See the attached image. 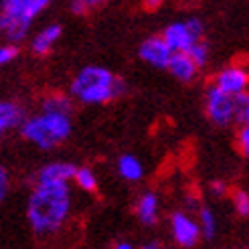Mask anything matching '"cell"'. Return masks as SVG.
Returning <instances> with one entry per match:
<instances>
[{"instance_id": "cell-1", "label": "cell", "mask_w": 249, "mask_h": 249, "mask_svg": "<svg viewBox=\"0 0 249 249\" xmlns=\"http://www.w3.org/2000/svg\"><path fill=\"white\" fill-rule=\"evenodd\" d=\"M71 213L69 182H36L27 207L29 225L39 237L55 235Z\"/></svg>"}, {"instance_id": "cell-2", "label": "cell", "mask_w": 249, "mask_h": 249, "mask_svg": "<svg viewBox=\"0 0 249 249\" xmlns=\"http://www.w3.org/2000/svg\"><path fill=\"white\" fill-rule=\"evenodd\" d=\"M71 93L81 104L99 106L126 93V83L104 67H83L71 83Z\"/></svg>"}, {"instance_id": "cell-3", "label": "cell", "mask_w": 249, "mask_h": 249, "mask_svg": "<svg viewBox=\"0 0 249 249\" xmlns=\"http://www.w3.org/2000/svg\"><path fill=\"white\" fill-rule=\"evenodd\" d=\"M71 114L55 109H43L22 124V136L43 150L63 144L71 134Z\"/></svg>"}, {"instance_id": "cell-4", "label": "cell", "mask_w": 249, "mask_h": 249, "mask_svg": "<svg viewBox=\"0 0 249 249\" xmlns=\"http://www.w3.org/2000/svg\"><path fill=\"white\" fill-rule=\"evenodd\" d=\"M51 0H2L0 2V31L10 41H22L33 20L49 6Z\"/></svg>"}, {"instance_id": "cell-5", "label": "cell", "mask_w": 249, "mask_h": 249, "mask_svg": "<svg viewBox=\"0 0 249 249\" xmlns=\"http://www.w3.org/2000/svg\"><path fill=\"white\" fill-rule=\"evenodd\" d=\"M205 111H207V118L219 128H227L233 122H239L235 95L221 91L215 85H211L205 93Z\"/></svg>"}, {"instance_id": "cell-6", "label": "cell", "mask_w": 249, "mask_h": 249, "mask_svg": "<svg viewBox=\"0 0 249 249\" xmlns=\"http://www.w3.org/2000/svg\"><path fill=\"white\" fill-rule=\"evenodd\" d=\"M203 35H205L203 20L196 18V17H191L189 20H184V22H172V24H168V27L164 29V33H162V39L168 43V47L172 49V51L186 53V51H189V47L195 41L203 39Z\"/></svg>"}, {"instance_id": "cell-7", "label": "cell", "mask_w": 249, "mask_h": 249, "mask_svg": "<svg viewBox=\"0 0 249 249\" xmlns=\"http://www.w3.org/2000/svg\"><path fill=\"white\" fill-rule=\"evenodd\" d=\"M170 231L172 237L180 247H195L201 241V227H198V221H195L193 217H189L186 213H172L170 217Z\"/></svg>"}, {"instance_id": "cell-8", "label": "cell", "mask_w": 249, "mask_h": 249, "mask_svg": "<svg viewBox=\"0 0 249 249\" xmlns=\"http://www.w3.org/2000/svg\"><path fill=\"white\" fill-rule=\"evenodd\" d=\"M138 55L144 63L152 65L156 69H166L168 59L172 55V49L162 39V35H160V36H150V39H146L138 49Z\"/></svg>"}, {"instance_id": "cell-9", "label": "cell", "mask_w": 249, "mask_h": 249, "mask_svg": "<svg viewBox=\"0 0 249 249\" xmlns=\"http://www.w3.org/2000/svg\"><path fill=\"white\" fill-rule=\"evenodd\" d=\"M213 85L219 87L221 91H225L229 95H237V93H243L247 91V87H249V73L241 67H225V69H221L215 79H213Z\"/></svg>"}, {"instance_id": "cell-10", "label": "cell", "mask_w": 249, "mask_h": 249, "mask_svg": "<svg viewBox=\"0 0 249 249\" xmlns=\"http://www.w3.org/2000/svg\"><path fill=\"white\" fill-rule=\"evenodd\" d=\"M166 69L172 73V77H177L182 83H191L198 73V67L195 65V61L182 51H172Z\"/></svg>"}, {"instance_id": "cell-11", "label": "cell", "mask_w": 249, "mask_h": 249, "mask_svg": "<svg viewBox=\"0 0 249 249\" xmlns=\"http://www.w3.org/2000/svg\"><path fill=\"white\" fill-rule=\"evenodd\" d=\"M160 215V201H158V195L156 193H144L138 203H136V217L140 219V223L144 225H156Z\"/></svg>"}, {"instance_id": "cell-12", "label": "cell", "mask_w": 249, "mask_h": 249, "mask_svg": "<svg viewBox=\"0 0 249 249\" xmlns=\"http://www.w3.org/2000/svg\"><path fill=\"white\" fill-rule=\"evenodd\" d=\"M75 166L71 162H51L39 170L36 182H69L73 180Z\"/></svg>"}, {"instance_id": "cell-13", "label": "cell", "mask_w": 249, "mask_h": 249, "mask_svg": "<svg viewBox=\"0 0 249 249\" xmlns=\"http://www.w3.org/2000/svg\"><path fill=\"white\" fill-rule=\"evenodd\" d=\"M61 33H63V31H61L59 24H49V27H45V29L33 39V51H35L36 55H47V53L53 49V45L59 41Z\"/></svg>"}, {"instance_id": "cell-14", "label": "cell", "mask_w": 249, "mask_h": 249, "mask_svg": "<svg viewBox=\"0 0 249 249\" xmlns=\"http://www.w3.org/2000/svg\"><path fill=\"white\" fill-rule=\"evenodd\" d=\"M118 172H120V177L124 180H128V182H138L142 177H144V166L142 162L136 156L132 154H124L120 156L118 160Z\"/></svg>"}, {"instance_id": "cell-15", "label": "cell", "mask_w": 249, "mask_h": 249, "mask_svg": "<svg viewBox=\"0 0 249 249\" xmlns=\"http://www.w3.org/2000/svg\"><path fill=\"white\" fill-rule=\"evenodd\" d=\"M20 120H22V109L17 104H10V102L0 104V136L6 130L18 126Z\"/></svg>"}, {"instance_id": "cell-16", "label": "cell", "mask_w": 249, "mask_h": 249, "mask_svg": "<svg viewBox=\"0 0 249 249\" xmlns=\"http://www.w3.org/2000/svg\"><path fill=\"white\" fill-rule=\"evenodd\" d=\"M198 227H201V237H205L207 241L215 239L217 235V217L209 207H203L198 211Z\"/></svg>"}, {"instance_id": "cell-17", "label": "cell", "mask_w": 249, "mask_h": 249, "mask_svg": "<svg viewBox=\"0 0 249 249\" xmlns=\"http://www.w3.org/2000/svg\"><path fill=\"white\" fill-rule=\"evenodd\" d=\"M186 55H189V57L195 61V65H196L198 69H203V67H207V63H209L211 51H209V45H207L203 39H198V41H195V43L189 47Z\"/></svg>"}, {"instance_id": "cell-18", "label": "cell", "mask_w": 249, "mask_h": 249, "mask_svg": "<svg viewBox=\"0 0 249 249\" xmlns=\"http://www.w3.org/2000/svg\"><path fill=\"white\" fill-rule=\"evenodd\" d=\"M73 180H75V184L85 193H93L97 189V177L93 174L91 168H75Z\"/></svg>"}, {"instance_id": "cell-19", "label": "cell", "mask_w": 249, "mask_h": 249, "mask_svg": "<svg viewBox=\"0 0 249 249\" xmlns=\"http://www.w3.org/2000/svg\"><path fill=\"white\" fill-rule=\"evenodd\" d=\"M71 99L67 95H49L43 102V109H55V111H67L71 114Z\"/></svg>"}, {"instance_id": "cell-20", "label": "cell", "mask_w": 249, "mask_h": 249, "mask_svg": "<svg viewBox=\"0 0 249 249\" xmlns=\"http://www.w3.org/2000/svg\"><path fill=\"white\" fill-rule=\"evenodd\" d=\"M233 207L239 217H249V193L235 191L233 193Z\"/></svg>"}, {"instance_id": "cell-21", "label": "cell", "mask_w": 249, "mask_h": 249, "mask_svg": "<svg viewBox=\"0 0 249 249\" xmlns=\"http://www.w3.org/2000/svg\"><path fill=\"white\" fill-rule=\"evenodd\" d=\"M237 148L243 156L249 158V124H243L237 132Z\"/></svg>"}, {"instance_id": "cell-22", "label": "cell", "mask_w": 249, "mask_h": 249, "mask_svg": "<svg viewBox=\"0 0 249 249\" xmlns=\"http://www.w3.org/2000/svg\"><path fill=\"white\" fill-rule=\"evenodd\" d=\"M18 55V49L15 45H6V47H0V67L10 63L12 59Z\"/></svg>"}, {"instance_id": "cell-23", "label": "cell", "mask_w": 249, "mask_h": 249, "mask_svg": "<svg viewBox=\"0 0 249 249\" xmlns=\"http://www.w3.org/2000/svg\"><path fill=\"white\" fill-rule=\"evenodd\" d=\"M211 193H213L215 196H225L227 195V184L223 180H213L211 182Z\"/></svg>"}, {"instance_id": "cell-24", "label": "cell", "mask_w": 249, "mask_h": 249, "mask_svg": "<svg viewBox=\"0 0 249 249\" xmlns=\"http://www.w3.org/2000/svg\"><path fill=\"white\" fill-rule=\"evenodd\" d=\"M6 193H8V172L0 168V201L6 196Z\"/></svg>"}, {"instance_id": "cell-25", "label": "cell", "mask_w": 249, "mask_h": 249, "mask_svg": "<svg viewBox=\"0 0 249 249\" xmlns=\"http://www.w3.org/2000/svg\"><path fill=\"white\" fill-rule=\"evenodd\" d=\"M87 8H85V4H83V0H73L71 2V12H75V15H83Z\"/></svg>"}, {"instance_id": "cell-26", "label": "cell", "mask_w": 249, "mask_h": 249, "mask_svg": "<svg viewBox=\"0 0 249 249\" xmlns=\"http://www.w3.org/2000/svg\"><path fill=\"white\" fill-rule=\"evenodd\" d=\"M162 2H164V0H144V6H146L148 10H156Z\"/></svg>"}, {"instance_id": "cell-27", "label": "cell", "mask_w": 249, "mask_h": 249, "mask_svg": "<svg viewBox=\"0 0 249 249\" xmlns=\"http://www.w3.org/2000/svg\"><path fill=\"white\" fill-rule=\"evenodd\" d=\"M106 2V0H83V4H85V8L89 10V8H97V6H102Z\"/></svg>"}, {"instance_id": "cell-28", "label": "cell", "mask_w": 249, "mask_h": 249, "mask_svg": "<svg viewBox=\"0 0 249 249\" xmlns=\"http://www.w3.org/2000/svg\"><path fill=\"white\" fill-rule=\"evenodd\" d=\"M114 247H116V249H132L134 245H132L130 241H118V243H116Z\"/></svg>"}, {"instance_id": "cell-29", "label": "cell", "mask_w": 249, "mask_h": 249, "mask_svg": "<svg viewBox=\"0 0 249 249\" xmlns=\"http://www.w3.org/2000/svg\"><path fill=\"white\" fill-rule=\"evenodd\" d=\"M144 247H146V249H158V247H160V243H158V241H148Z\"/></svg>"}, {"instance_id": "cell-30", "label": "cell", "mask_w": 249, "mask_h": 249, "mask_svg": "<svg viewBox=\"0 0 249 249\" xmlns=\"http://www.w3.org/2000/svg\"><path fill=\"white\" fill-rule=\"evenodd\" d=\"M241 122H243V124H249V106H247V107H245V111H243Z\"/></svg>"}]
</instances>
